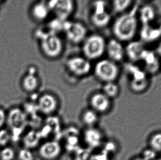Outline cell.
<instances>
[{
	"instance_id": "1",
	"label": "cell",
	"mask_w": 161,
	"mask_h": 160,
	"mask_svg": "<svg viewBox=\"0 0 161 160\" xmlns=\"http://www.w3.org/2000/svg\"><path fill=\"white\" fill-rule=\"evenodd\" d=\"M139 4L134 5L129 11L119 15L112 25V32L114 38L123 42L134 39L139 32V21L138 12Z\"/></svg>"
},
{
	"instance_id": "2",
	"label": "cell",
	"mask_w": 161,
	"mask_h": 160,
	"mask_svg": "<svg viewBox=\"0 0 161 160\" xmlns=\"http://www.w3.org/2000/svg\"><path fill=\"white\" fill-rule=\"evenodd\" d=\"M82 44L84 57L90 61L100 59L106 52L107 41L103 36L99 34L88 36Z\"/></svg>"
},
{
	"instance_id": "3",
	"label": "cell",
	"mask_w": 161,
	"mask_h": 160,
	"mask_svg": "<svg viewBox=\"0 0 161 160\" xmlns=\"http://www.w3.org/2000/svg\"><path fill=\"white\" fill-rule=\"evenodd\" d=\"M39 38L42 52L46 57L56 59L61 55L64 50V44L57 34L49 32L40 35Z\"/></svg>"
},
{
	"instance_id": "4",
	"label": "cell",
	"mask_w": 161,
	"mask_h": 160,
	"mask_svg": "<svg viewBox=\"0 0 161 160\" xmlns=\"http://www.w3.org/2000/svg\"><path fill=\"white\" fill-rule=\"evenodd\" d=\"M93 70L97 79L104 83L116 81L120 73L118 64L108 59H101L97 61Z\"/></svg>"
},
{
	"instance_id": "5",
	"label": "cell",
	"mask_w": 161,
	"mask_h": 160,
	"mask_svg": "<svg viewBox=\"0 0 161 160\" xmlns=\"http://www.w3.org/2000/svg\"><path fill=\"white\" fill-rule=\"evenodd\" d=\"M84 147L93 151L102 148L106 142L105 134L98 127L85 128L81 134Z\"/></svg>"
},
{
	"instance_id": "6",
	"label": "cell",
	"mask_w": 161,
	"mask_h": 160,
	"mask_svg": "<svg viewBox=\"0 0 161 160\" xmlns=\"http://www.w3.org/2000/svg\"><path fill=\"white\" fill-rule=\"evenodd\" d=\"M64 150L60 142L55 140H47L38 147V155L42 160H58Z\"/></svg>"
},
{
	"instance_id": "7",
	"label": "cell",
	"mask_w": 161,
	"mask_h": 160,
	"mask_svg": "<svg viewBox=\"0 0 161 160\" xmlns=\"http://www.w3.org/2000/svg\"><path fill=\"white\" fill-rule=\"evenodd\" d=\"M63 31L67 39L73 44L82 43L88 36L87 27L80 22L66 21Z\"/></svg>"
},
{
	"instance_id": "8",
	"label": "cell",
	"mask_w": 161,
	"mask_h": 160,
	"mask_svg": "<svg viewBox=\"0 0 161 160\" xmlns=\"http://www.w3.org/2000/svg\"><path fill=\"white\" fill-rule=\"evenodd\" d=\"M66 66L69 72L78 78L87 76L92 70L91 61L84 56L70 57L66 62Z\"/></svg>"
},
{
	"instance_id": "9",
	"label": "cell",
	"mask_w": 161,
	"mask_h": 160,
	"mask_svg": "<svg viewBox=\"0 0 161 160\" xmlns=\"http://www.w3.org/2000/svg\"><path fill=\"white\" fill-rule=\"evenodd\" d=\"M51 12L62 20H67L73 14L75 8L74 1L71 0H57L47 2Z\"/></svg>"
},
{
	"instance_id": "10",
	"label": "cell",
	"mask_w": 161,
	"mask_h": 160,
	"mask_svg": "<svg viewBox=\"0 0 161 160\" xmlns=\"http://www.w3.org/2000/svg\"><path fill=\"white\" fill-rule=\"evenodd\" d=\"M111 19V16L106 9V3L102 1L94 2L91 17L93 25L97 28H104L108 25Z\"/></svg>"
},
{
	"instance_id": "11",
	"label": "cell",
	"mask_w": 161,
	"mask_h": 160,
	"mask_svg": "<svg viewBox=\"0 0 161 160\" xmlns=\"http://www.w3.org/2000/svg\"><path fill=\"white\" fill-rule=\"evenodd\" d=\"M59 101L53 94L45 93L38 99L36 106L40 112L46 116L55 114L59 108Z\"/></svg>"
},
{
	"instance_id": "12",
	"label": "cell",
	"mask_w": 161,
	"mask_h": 160,
	"mask_svg": "<svg viewBox=\"0 0 161 160\" xmlns=\"http://www.w3.org/2000/svg\"><path fill=\"white\" fill-rule=\"evenodd\" d=\"M90 109L101 115L109 113L112 109V100L102 92L93 94L89 99Z\"/></svg>"
},
{
	"instance_id": "13",
	"label": "cell",
	"mask_w": 161,
	"mask_h": 160,
	"mask_svg": "<svg viewBox=\"0 0 161 160\" xmlns=\"http://www.w3.org/2000/svg\"><path fill=\"white\" fill-rule=\"evenodd\" d=\"M141 62L144 64V70L148 76H153L161 71L159 58L155 51L146 49L142 54Z\"/></svg>"
},
{
	"instance_id": "14",
	"label": "cell",
	"mask_w": 161,
	"mask_h": 160,
	"mask_svg": "<svg viewBox=\"0 0 161 160\" xmlns=\"http://www.w3.org/2000/svg\"><path fill=\"white\" fill-rule=\"evenodd\" d=\"M105 53L108 59L117 64L122 62L125 57V46L122 42L114 38L107 41Z\"/></svg>"
},
{
	"instance_id": "15",
	"label": "cell",
	"mask_w": 161,
	"mask_h": 160,
	"mask_svg": "<svg viewBox=\"0 0 161 160\" xmlns=\"http://www.w3.org/2000/svg\"><path fill=\"white\" fill-rule=\"evenodd\" d=\"M125 54L130 63L136 64L141 62V57L146 48L145 44L140 39H133L125 46Z\"/></svg>"
},
{
	"instance_id": "16",
	"label": "cell",
	"mask_w": 161,
	"mask_h": 160,
	"mask_svg": "<svg viewBox=\"0 0 161 160\" xmlns=\"http://www.w3.org/2000/svg\"><path fill=\"white\" fill-rule=\"evenodd\" d=\"M138 34L140 40L144 44L158 41L161 37V34L158 26H154L152 24L142 25Z\"/></svg>"
},
{
	"instance_id": "17",
	"label": "cell",
	"mask_w": 161,
	"mask_h": 160,
	"mask_svg": "<svg viewBox=\"0 0 161 160\" xmlns=\"http://www.w3.org/2000/svg\"><path fill=\"white\" fill-rule=\"evenodd\" d=\"M137 15L139 23L142 25L152 24L157 16V11L151 4H144L139 7Z\"/></svg>"
},
{
	"instance_id": "18",
	"label": "cell",
	"mask_w": 161,
	"mask_h": 160,
	"mask_svg": "<svg viewBox=\"0 0 161 160\" xmlns=\"http://www.w3.org/2000/svg\"><path fill=\"white\" fill-rule=\"evenodd\" d=\"M10 128L19 130L25 124V116L24 113L18 108L12 109L7 115V121Z\"/></svg>"
},
{
	"instance_id": "19",
	"label": "cell",
	"mask_w": 161,
	"mask_h": 160,
	"mask_svg": "<svg viewBox=\"0 0 161 160\" xmlns=\"http://www.w3.org/2000/svg\"><path fill=\"white\" fill-rule=\"evenodd\" d=\"M51 10L47 3L40 2L36 3L31 9L32 17L36 20L41 22L45 20L50 15Z\"/></svg>"
},
{
	"instance_id": "20",
	"label": "cell",
	"mask_w": 161,
	"mask_h": 160,
	"mask_svg": "<svg viewBox=\"0 0 161 160\" xmlns=\"http://www.w3.org/2000/svg\"><path fill=\"white\" fill-rule=\"evenodd\" d=\"M80 120L85 128L97 127L100 120V115L89 108L81 112Z\"/></svg>"
},
{
	"instance_id": "21",
	"label": "cell",
	"mask_w": 161,
	"mask_h": 160,
	"mask_svg": "<svg viewBox=\"0 0 161 160\" xmlns=\"http://www.w3.org/2000/svg\"><path fill=\"white\" fill-rule=\"evenodd\" d=\"M150 85L149 77L140 80H130L129 88L133 93L141 94L146 92L149 88Z\"/></svg>"
},
{
	"instance_id": "22",
	"label": "cell",
	"mask_w": 161,
	"mask_h": 160,
	"mask_svg": "<svg viewBox=\"0 0 161 160\" xmlns=\"http://www.w3.org/2000/svg\"><path fill=\"white\" fill-rule=\"evenodd\" d=\"M39 84V80L35 73H28L23 79V87L25 91L29 93L37 90Z\"/></svg>"
},
{
	"instance_id": "23",
	"label": "cell",
	"mask_w": 161,
	"mask_h": 160,
	"mask_svg": "<svg viewBox=\"0 0 161 160\" xmlns=\"http://www.w3.org/2000/svg\"><path fill=\"white\" fill-rule=\"evenodd\" d=\"M102 93L111 100L117 97L120 94V88L115 82L104 83L102 87Z\"/></svg>"
},
{
	"instance_id": "24",
	"label": "cell",
	"mask_w": 161,
	"mask_h": 160,
	"mask_svg": "<svg viewBox=\"0 0 161 160\" xmlns=\"http://www.w3.org/2000/svg\"><path fill=\"white\" fill-rule=\"evenodd\" d=\"M133 3V1L130 0H116L113 1L112 8L113 12L121 15L127 12Z\"/></svg>"
},
{
	"instance_id": "25",
	"label": "cell",
	"mask_w": 161,
	"mask_h": 160,
	"mask_svg": "<svg viewBox=\"0 0 161 160\" xmlns=\"http://www.w3.org/2000/svg\"><path fill=\"white\" fill-rule=\"evenodd\" d=\"M73 160H94L93 151L85 147H80L73 153Z\"/></svg>"
},
{
	"instance_id": "26",
	"label": "cell",
	"mask_w": 161,
	"mask_h": 160,
	"mask_svg": "<svg viewBox=\"0 0 161 160\" xmlns=\"http://www.w3.org/2000/svg\"><path fill=\"white\" fill-rule=\"evenodd\" d=\"M38 133L35 131H30L25 135L24 138V144L25 148H30L35 147L37 145L39 142Z\"/></svg>"
},
{
	"instance_id": "27",
	"label": "cell",
	"mask_w": 161,
	"mask_h": 160,
	"mask_svg": "<svg viewBox=\"0 0 161 160\" xmlns=\"http://www.w3.org/2000/svg\"><path fill=\"white\" fill-rule=\"evenodd\" d=\"M150 147L156 152H161V132H156L149 140Z\"/></svg>"
},
{
	"instance_id": "28",
	"label": "cell",
	"mask_w": 161,
	"mask_h": 160,
	"mask_svg": "<svg viewBox=\"0 0 161 160\" xmlns=\"http://www.w3.org/2000/svg\"><path fill=\"white\" fill-rule=\"evenodd\" d=\"M15 157V151L11 147H4L0 150V159L1 160H13Z\"/></svg>"
},
{
	"instance_id": "29",
	"label": "cell",
	"mask_w": 161,
	"mask_h": 160,
	"mask_svg": "<svg viewBox=\"0 0 161 160\" xmlns=\"http://www.w3.org/2000/svg\"><path fill=\"white\" fill-rule=\"evenodd\" d=\"M10 133L5 129L0 130V146L5 147L11 139Z\"/></svg>"
},
{
	"instance_id": "30",
	"label": "cell",
	"mask_w": 161,
	"mask_h": 160,
	"mask_svg": "<svg viewBox=\"0 0 161 160\" xmlns=\"http://www.w3.org/2000/svg\"><path fill=\"white\" fill-rule=\"evenodd\" d=\"M157 153L155 150L149 147L143 151L141 157L144 160H155L157 159Z\"/></svg>"
},
{
	"instance_id": "31",
	"label": "cell",
	"mask_w": 161,
	"mask_h": 160,
	"mask_svg": "<svg viewBox=\"0 0 161 160\" xmlns=\"http://www.w3.org/2000/svg\"><path fill=\"white\" fill-rule=\"evenodd\" d=\"M20 160H34V155L30 149L25 148L20 150L19 153Z\"/></svg>"
},
{
	"instance_id": "32",
	"label": "cell",
	"mask_w": 161,
	"mask_h": 160,
	"mask_svg": "<svg viewBox=\"0 0 161 160\" xmlns=\"http://www.w3.org/2000/svg\"><path fill=\"white\" fill-rule=\"evenodd\" d=\"M7 121V115L3 109H0V128L2 127Z\"/></svg>"
},
{
	"instance_id": "33",
	"label": "cell",
	"mask_w": 161,
	"mask_h": 160,
	"mask_svg": "<svg viewBox=\"0 0 161 160\" xmlns=\"http://www.w3.org/2000/svg\"><path fill=\"white\" fill-rule=\"evenodd\" d=\"M155 52L159 58H161V40L156 46Z\"/></svg>"
},
{
	"instance_id": "34",
	"label": "cell",
	"mask_w": 161,
	"mask_h": 160,
	"mask_svg": "<svg viewBox=\"0 0 161 160\" xmlns=\"http://www.w3.org/2000/svg\"><path fill=\"white\" fill-rule=\"evenodd\" d=\"M157 26H158V28L161 34V19L159 21L158 24Z\"/></svg>"
},
{
	"instance_id": "35",
	"label": "cell",
	"mask_w": 161,
	"mask_h": 160,
	"mask_svg": "<svg viewBox=\"0 0 161 160\" xmlns=\"http://www.w3.org/2000/svg\"><path fill=\"white\" fill-rule=\"evenodd\" d=\"M132 160H144L142 158V157H137L133 159Z\"/></svg>"
},
{
	"instance_id": "36",
	"label": "cell",
	"mask_w": 161,
	"mask_h": 160,
	"mask_svg": "<svg viewBox=\"0 0 161 160\" xmlns=\"http://www.w3.org/2000/svg\"><path fill=\"white\" fill-rule=\"evenodd\" d=\"M155 160H161V157L159 158H157V159H156Z\"/></svg>"
},
{
	"instance_id": "37",
	"label": "cell",
	"mask_w": 161,
	"mask_h": 160,
	"mask_svg": "<svg viewBox=\"0 0 161 160\" xmlns=\"http://www.w3.org/2000/svg\"></svg>"
}]
</instances>
